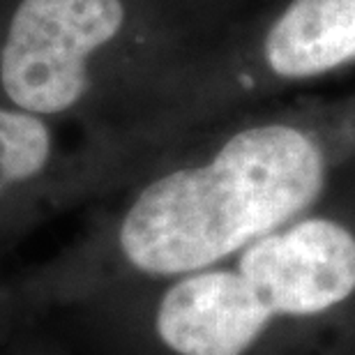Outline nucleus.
<instances>
[{
  "instance_id": "1",
  "label": "nucleus",
  "mask_w": 355,
  "mask_h": 355,
  "mask_svg": "<svg viewBox=\"0 0 355 355\" xmlns=\"http://www.w3.org/2000/svg\"><path fill=\"white\" fill-rule=\"evenodd\" d=\"M355 162V116L210 127L51 259L0 277V344L97 297L215 266L316 210Z\"/></svg>"
},
{
  "instance_id": "2",
  "label": "nucleus",
  "mask_w": 355,
  "mask_h": 355,
  "mask_svg": "<svg viewBox=\"0 0 355 355\" xmlns=\"http://www.w3.org/2000/svg\"><path fill=\"white\" fill-rule=\"evenodd\" d=\"M49 321L90 355H332L355 344V201L330 196L215 266Z\"/></svg>"
},
{
  "instance_id": "3",
  "label": "nucleus",
  "mask_w": 355,
  "mask_h": 355,
  "mask_svg": "<svg viewBox=\"0 0 355 355\" xmlns=\"http://www.w3.org/2000/svg\"><path fill=\"white\" fill-rule=\"evenodd\" d=\"M171 0H0V102L83 132L62 184L130 159L198 92Z\"/></svg>"
},
{
  "instance_id": "4",
  "label": "nucleus",
  "mask_w": 355,
  "mask_h": 355,
  "mask_svg": "<svg viewBox=\"0 0 355 355\" xmlns=\"http://www.w3.org/2000/svg\"><path fill=\"white\" fill-rule=\"evenodd\" d=\"M62 127L0 102V261L51 208L72 148Z\"/></svg>"
},
{
  "instance_id": "5",
  "label": "nucleus",
  "mask_w": 355,
  "mask_h": 355,
  "mask_svg": "<svg viewBox=\"0 0 355 355\" xmlns=\"http://www.w3.org/2000/svg\"><path fill=\"white\" fill-rule=\"evenodd\" d=\"M0 355H76L72 349L58 342L46 325H37L10 337L0 344Z\"/></svg>"
},
{
  "instance_id": "6",
  "label": "nucleus",
  "mask_w": 355,
  "mask_h": 355,
  "mask_svg": "<svg viewBox=\"0 0 355 355\" xmlns=\"http://www.w3.org/2000/svg\"><path fill=\"white\" fill-rule=\"evenodd\" d=\"M332 355H355V344H351V346H346V349H342V351H337V353H332Z\"/></svg>"
}]
</instances>
